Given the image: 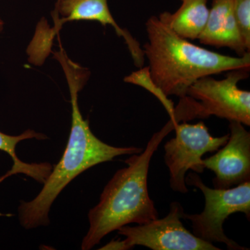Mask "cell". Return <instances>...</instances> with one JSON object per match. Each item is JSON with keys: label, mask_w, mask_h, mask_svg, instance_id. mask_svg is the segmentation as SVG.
<instances>
[{"label": "cell", "mask_w": 250, "mask_h": 250, "mask_svg": "<svg viewBox=\"0 0 250 250\" xmlns=\"http://www.w3.org/2000/svg\"><path fill=\"white\" fill-rule=\"evenodd\" d=\"M65 70L72 104V126L65 152L51 170L40 192L29 202L18 207L20 223L26 229L47 226L49 213L54 200L74 179L93 166L122 155L142 152L141 147H118L100 141L92 132L88 121L83 119L78 105V92L85 84L89 73L77 71L75 65L65 59L60 61Z\"/></svg>", "instance_id": "1"}, {"label": "cell", "mask_w": 250, "mask_h": 250, "mask_svg": "<svg viewBox=\"0 0 250 250\" xmlns=\"http://www.w3.org/2000/svg\"><path fill=\"white\" fill-rule=\"evenodd\" d=\"M148 41L143 46L151 78L166 96H187L202 77L234 70H250V52L242 57L217 53L179 36L158 16L146 23Z\"/></svg>", "instance_id": "2"}, {"label": "cell", "mask_w": 250, "mask_h": 250, "mask_svg": "<svg viewBox=\"0 0 250 250\" xmlns=\"http://www.w3.org/2000/svg\"><path fill=\"white\" fill-rule=\"evenodd\" d=\"M174 126L170 120L167 122L152 135L143 152L126 159L127 166L117 171L108 182L100 202L88 213L89 229L82 250L93 249L108 233L125 225H143L159 218L148 191V172L154 152Z\"/></svg>", "instance_id": "3"}, {"label": "cell", "mask_w": 250, "mask_h": 250, "mask_svg": "<svg viewBox=\"0 0 250 250\" xmlns=\"http://www.w3.org/2000/svg\"><path fill=\"white\" fill-rule=\"evenodd\" d=\"M250 70L227 72L223 80L202 77L188 90L174 106V124L212 116L250 125V92L238 88L240 81L249 76Z\"/></svg>", "instance_id": "4"}, {"label": "cell", "mask_w": 250, "mask_h": 250, "mask_svg": "<svg viewBox=\"0 0 250 250\" xmlns=\"http://www.w3.org/2000/svg\"><path fill=\"white\" fill-rule=\"evenodd\" d=\"M186 184L197 188L205 197V209L199 214L182 213V218L192 224V233L208 243H222L229 250H247L236 242L228 238L223 225L229 215L242 212L250 220V181L228 189L210 188L202 182L196 173L186 177Z\"/></svg>", "instance_id": "5"}, {"label": "cell", "mask_w": 250, "mask_h": 250, "mask_svg": "<svg viewBox=\"0 0 250 250\" xmlns=\"http://www.w3.org/2000/svg\"><path fill=\"white\" fill-rule=\"evenodd\" d=\"M183 207L172 202L168 214L143 225L122 227L118 233L125 240H113L100 250H126L136 246L153 250H219L220 248L197 238L184 228L182 213Z\"/></svg>", "instance_id": "6"}, {"label": "cell", "mask_w": 250, "mask_h": 250, "mask_svg": "<svg viewBox=\"0 0 250 250\" xmlns=\"http://www.w3.org/2000/svg\"><path fill=\"white\" fill-rule=\"evenodd\" d=\"M175 137L164 146V161L170 173V186L174 191L187 193L186 175L191 170L202 173L205 167L202 157L218 150L228 142L229 135L213 137L204 122L195 125L187 122L174 126Z\"/></svg>", "instance_id": "7"}, {"label": "cell", "mask_w": 250, "mask_h": 250, "mask_svg": "<svg viewBox=\"0 0 250 250\" xmlns=\"http://www.w3.org/2000/svg\"><path fill=\"white\" fill-rule=\"evenodd\" d=\"M62 18L52 14L54 26L45 29L38 27L35 36L29 45L31 52L41 58H47L51 52V45L54 36L67 21H97L103 26H112L118 36L125 39L135 65L142 67L145 62L143 49L139 41L131 36L129 31L122 29L116 22L108 8V0H58L54 11Z\"/></svg>", "instance_id": "8"}, {"label": "cell", "mask_w": 250, "mask_h": 250, "mask_svg": "<svg viewBox=\"0 0 250 250\" xmlns=\"http://www.w3.org/2000/svg\"><path fill=\"white\" fill-rule=\"evenodd\" d=\"M229 136L223 148L203 159L205 168L214 172V188L228 189L250 181V133L244 125L229 122Z\"/></svg>", "instance_id": "9"}, {"label": "cell", "mask_w": 250, "mask_h": 250, "mask_svg": "<svg viewBox=\"0 0 250 250\" xmlns=\"http://www.w3.org/2000/svg\"><path fill=\"white\" fill-rule=\"evenodd\" d=\"M198 40L203 45L232 49L238 57L250 52L238 30L233 0H212L207 25Z\"/></svg>", "instance_id": "10"}, {"label": "cell", "mask_w": 250, "mask_h": 250, "mask_svg": "<svg viewBox=\"0 0 250 250\" xmlns=\"http://www.w3.org/2000/svg\"><path fill=\"white\" fill-rule=\"evenodd\" d=\"M180 7L173 14L163 12L158 17L181 37L198 39L208 21V0H180Z\"/></svg>", "instance_id": "11"}, {"label": "cell", "mask_w": 250, "mask_h": 250, "mask_svg": "<svg viewBox=\"0 0 250 250\" xmlns=\"http://www.w3.org/2000/svg\"><path fill=\"white\" fill-rule=\"evenodd\" d=\"M32 139L45 140L47 136L31 129H28L18 136H11L0 131V151L9 154L14 161L11 170L0 177V183L10 176L19 173H24L38 182L44 183L52 170V166L49 164H25L20 160L16 154V149L18 143L24 140Z\"/></svg>", "instance_id": "12"}, {"label": "cell", "mask_w": 250, "mask_h": 250, "mask_svg": "<svg viewBox=\"0 0 250 250\" xmlns=\"http://www.w3.org/2000/svg\"><path fill=\"white\" fill-rule=\"evenodd\" d=\"M124 81L127 83L143 87L149 93L153 94L166 108L170 116V120L172 121L173 119L174 103L168 98V97L166 96L165 94L161 91L160 88L156 86L154 82H153L149 74V67H140L139 70L132 72L129 76L125 77Z\"/></svg>", "instance_id": "13"}, {"label": "cell", "mask_w": 250, "mask_h": 250, "mask_svg": "<svg viewBox=\"0 0 250 250\" xmlns=\"http://www.w3.org/2000/svg\"><path fill=\"white\" fill-rule=\"evenodd\" d=\"M233 4L242 41L250 52V0H233Z\"/></svg>", "instance_id": "14"}, {"label": "cell", "mask_w": 250, "mask_h": 250, "mask_svg": "<svg viewBox=\"0 0 250 250\" xmlns=\"http://www.w3.org/2000/svg\"><path fill=\"white\" fill-rule=\"evenodd\" d=\"M3 26H4V22H3V21H1V18H0V32L2 31Z\"/></svg>", "instance_id": "15"}]
</instances>
